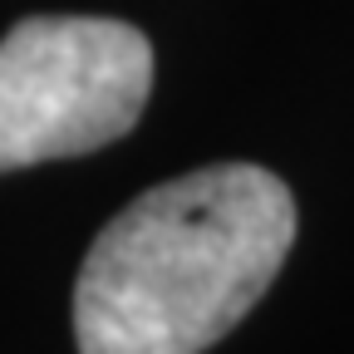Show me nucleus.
Instances as JSON below:
<instances>
[{
  "label": "nucleus",
  "instance_id": "obj_2",
  "mask_svg": "<svg viewBox=\"0 0 354 354\" xmlns=\"http://www.w3.org/2000/svg\"><path fill=\"white\" fill-rule=\"evenodd\" d=\"M153 88L143 30L99 15H30L0 39V172L94 153L138 123Z\"/></svg>",
  "mask_w": 354,
  "mask_h": 354
},
{
  "label": "nucleus",
  "instance_id": "obj_1",
  "mask_svg": "<svg viewBox=\"0 0 354 354\" xmlns=\"http://www.w3.org/2000/svg\"><path fill=\"white\" fill-rule=\"evenodd\" d=\"M295 227L290 187L256 162H212L148 187L79 266V354L212 349L271 290Z\"/></svg>",
  "mask_w": 354,
  "mask_h": 354
}]
</instances>
